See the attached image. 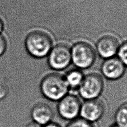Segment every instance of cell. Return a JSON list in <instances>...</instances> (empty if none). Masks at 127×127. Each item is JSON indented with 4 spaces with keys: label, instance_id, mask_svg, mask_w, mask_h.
I'll return each instance as SVG.
<instances>
[{
    "label": "cell",
    "instance_id": "obj_1",
    "mask_svg": "<svg viewBox=\"0 0 127 127\" xmlns=\"http://www.w3.org/2000/svg\"><path fill=\"white\" fill-rule=\"evenodd\" d=\"M40 89L44 97L54 102L60 101L69 92L64 76L58 73L45 76L40 82Z\"/></svg>",
    "mask_w": 127,
    "mask_h": 127
},
{
    "label": "cell",
    "instance_id": "obj_2",
    "mask_svg": "<svg viewBox=\"0 0 127 127\" xmlns=\"http://www.w3.org/2000/svg\"><path fill=\"white\" fill-rule=\"evenodd\" d=\"M26 49L30 56L36 58H42L47 56L53 46L51 37L41 30H34L26 37Z\"/></svg>",
    "mask_w": 127,
    "mask_h": 127
},
{
    "label": "cell",
    "instance_id": "obj_3",
    "mask_svg": "<svg viewBox=\"0 0 127 127\" xmlns=\"http://www.w3.org/2000/svg\"><path fill=\"white\" fill-rule=\"evenodd\" d=\"M71 60L74 65L80 69L89 68L95 62L96 53L89 43L79 41L71 49Z\"/></svg>",
    "mask_w": 127,
    "mask_h": 127
},
{
    "label": "cell",
    "instance_id": "obj_4",
    "mask_svg": "<svg viewBox=\"0 0 127 127\" xmlns=\"http://www.w3.org/2000/svg\"><path fill=\"white\" fill-rule=\"evenodd\" d=\"M104 89V82L101 76L98 73H91L84 76L78 92L85 100H93L99 98Z\"/></svg>",
    "mask_w": 127,
    "mask_h": 127
},
{
    "label": "cell",
    "instance_id": "obj_5",
    "mask_svg": "<svg viewBox=\"0 0 127 127\" xmlns=\"http://www.w3.org/2000/svg\"><path fill=\"white\" fill-rule=\"evenodd\" d=\"M49 67L56 71L64 69L71 63V48L65 44H58L50 50L48 54Z\"/></svg>",
    "mask_w": 127,
    "mask_h": 127
},
{
    "label": "cell",
    "instance_id": "obj_6",
    "mask_svg": "<svg viewBox=\"0 0 127 127\" xmlns=\"http://www.w3.org/2000/svg\"><path fill=\"white\" fill-rule=\"evenodd\" d=\"M58 102L57 109L62 119L71 121L80 117L82 103L77 95L68 93Z\"/></svg>",
    "mask_w": 127,
    "mask_h": 127
},
{
    "label": "cell",
    "instance_id": "obj_7",
    "mask_svg": "<svg viewBox=\"0 0 127 127\" xmlns=\"http://www.w3.org/2000/svg\"><path fill=\"white\" fill-rule=\"evenodd\" d=\"M105 111V106L101 100L98 98L85 100L81 104L80 117L92 123L101 119Z\"/></svg>",
    "mask_w": 127,
    "mask_h": 127
},
{
    "label": "cell",
    "instance_id": "obj_8",
    "mask_svg": "<svg viewBox=\"0 0 127 127\" xmlns=\"http://www.w3.org/2000/svg\"><path fill=\"white\" fill-rule=\"evenodd\" d=\"M126 65L120 59L113 57L106 59L101 66L103 76L109 80H117L123 77L126 72Z\"/></svg>",
    "mask_w": 127,
    "mask_h": 127
},
{
    "label": "cell",
    "instance_id": "obj_9",
    "mask_svg": "<svg viewBox=\"0 0 127 127\" xmlns=\"http://www.w3.org/2000/svg\"><path fill=\"white\" fill-rule=\"evenodd\" d=\"M120 47L119 40L115 36L106 35L101 38L96 44V49L101 57L108 59L118 53Z\"/></svg>",
    "mask_w": 127,
    "mask_h": 127
},
{
    "label": "cell",
    "instance_id": "obj_10",
    "mask_svg": "<svg viewBox=\"0 0 127 127\" xmlns=\"http://www.w3.org/2000/svg\"><path fill=\"white\" fill-rule=\"evenodd\" d=\"M54 116L53 110L45 102H38L32 107L31 117L32 121L43 126L52 122Z\"/></svg>",
    "mask_w": 127,
    "mask_h": 127
},
{
    "label": "cell",
    "instance_id": "obj_11",
    "mask_svg": "<svg viewBox=\"0 0 127 127\" xmlns=\"http://www.w3.org/2000/svg\"><path fill=\"white\" fill-rule=\"evenodd\" d=\"M84 75L79 69H74L68 72L64 76L69 91L78 90L84 80Z\"/></svg>",
    "mask_w": 127,
    "mask_h": 127
},
{
    "label": "cell",
    "instance_id": "obj_12",
    "mask_svg": "<svg viewBox=\"0 0 127 127\" xmlns=\"http://www.w3.org/2000/svg\"><path fill=\"white\" fill-rule=\"evenodd\" d=\"M115 124L120 127H127V101L118 106L114 115Z\"/></svg>",
    "mask_w": 127,
    "mask_h": 127
},
{
    "label": "cell",
    "instance_id": "obj_13",
    "mask_svg": "<svg viewBox=\"0 0 127 127\" xmlns=\"http://www.w3.org/2000/svg\"><path fill=\"white\" fill-rule=\"evenodd\" d=\"M65 127H95L94 123L78 117L69 121Z\"/></svg>",
    "mask_w": 127,
    "mask_h": 127
},
{
    "label": "cell",
    "instance_id": "obj_14",
    "mask_svg": "<svg viewBox=\"0 0 127 127\" xmlns=\"http://www.w3.org/2000/svg\"><path fill=\"white\" fill-rule=\"evenodd\" d=\"M117 54L118 58L126 66H127V40L120 45Z\"/></svg>",
    "mask_w": 127,
    "mask_h": 127
},
{
    "label": "cell",
    "instance_id": "obj_15",
    "mask_svg": "<svg viewBox=\"0 0 127 127\" xmlns=\"http://www.w3.org/2000/svg\"><path fill=\"white\" fill-rule=\"evenodd\" d=\"M7 41L5 36L0 34V57L2 56L7 49Z\"/></svg>",
    "mask_w": 127,
    "mask_h": 127
},
{
    "label": "cell",
    "instance_id": "obj_16",
    "mask_svg": "<svg viewBox=\"0 0 127 127\" xmlns=\"http://www.w3.org/2000/svg\"><path fill=\"white\" fill-rule=\"evenodd\" d=\"M8 94V89L5 85L0 84V100L5 98Z\"/></svg>",
    "mask_w": 127,
    "mask_h": 127
},
{
    "label": "cell",
    "instance_id": "obj_17",
    "mask_svg": "<svg viewBox=\"0 0 127 127\" xmlns=\"http://www.w3.org/2000/svg\"><path fill=\"white\" fill-rule=\"evenodd\" d=\"M42 127H61L59 124L57 123L51 122L43 126Z\"/></svg>",
    "mask_w": 127,
    "mask_h": 127
},
{
    "label": "cell",
    "instance_id": "obj_18",
    "mask_svg": "<svg viewBox=\"0 0 127 127\" xmlns=\"http://www.w3.org/2000/svg\"><path fill=\"white\" fill-rule=\"evenodd\" d=\"M43 126H40V124H39L36 122H34L32 121L28 123L25 127H42Z\"/></svg>",
    "mask_w": 127,
    "mask_h": 127
},
{
    "label": "cell",
    "instance_id": "obj_19",
    "mask_svg": "<svg viewBox=\"0 0 127 127\" xmlns=\"http://www.w3.org/2000/svg\"><path fill=\"white\" fill-rule=\"evenodd\" d=\"M4 29V23L3 20L2 19L1 17H0V34L2 32Z\"/></svg>",
    "mask_w": 127,
    "mask_h": 127
},
{
    "label": "cell",
    "instance_id": "obj_20",
    "mask_svg": "<svg viewBox=\"0 0 127 127\" xmlns=\"http://www.w3.org/2000/svg\"><path fill=\"white\" fill-rule=\"evenodd\" d=\"M109 127H119V126H118V125H117L116 124H114L111 125V126H110Z\"/></svg>",
    "mask_w": 127,
    "mask_h": 127
}]
</instances>
